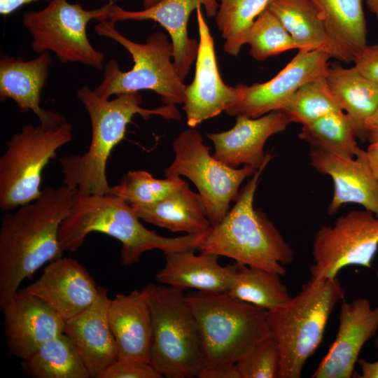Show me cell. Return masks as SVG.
I'll return each mask as SVG.
<instances>
[{
	"instance_id": "6da1fadb",
	"label": "cell",
	"mask_w": 378,
	"mask_h": 378,
	"mask_svg": "<svg viewBox=\"0 0 378 378\" xmlns=\"http://www.w3.org/2000/svg\"><path fill=\"white\" fill-rule=\"evenodd\" d=\"M77 191L65 185L46 187L38 198L1 217L0 308L21 283L46 263L62 257L59 240L62 221Z\"/></svg>"
},
{
	"instance_id": "7a4b0ae2",
	"label": "cell",
	"mask_w": 378,
	"mask_h": 378,
	"mask_svg": "<svg viewBox=\"0 0 378 378\" xmlns=\"http://www.w3.org/2000/svg\"><path fill=\"white\" fill-rule=\"evenodd\" d=\"M76 94L89 115L91 141L84 154L66 155L59 162L64 185L81 194L103 195L109 192L106 162L113 149L125 138L127 125L134 115L139 114L145 120L153 115L181 119L175 106L164 104L151 109L141 107L142 97L139 92L123 93L110 100L83 85Z\"/></svg>"
},
{
	"instance_id": "3957f363",
	"label": "cell",
	"mask_w": 378,
	"mask_h": 378,
	"mask_svg": "<svg viewBox=\"0 0 378 378\" xmlns=\"http://www.w3.org/2000/svg\"><path fill=\"white\" fill-rule=\"evenodd\" d=\"M139 219L130 204L113 194L76 192L69 214L59 227L61 248L63 251H76L90 233H103L121 243L120 263L130 266L153 249L167 253L199 248L208 233L165 237L147 229Z\"/></svg>"
},
{
	"instance_id": "277c9868",
	"label": "cell",
	"mask_w": 378,
	"mask_h": 378,
	"mask_svg": "<svg viewBox=\"0 0 378 378\" xmlns=\"http://www.w3.org/2000/svg\"><path fill=\"white\" fill-rule=\"evenodd\" d=\"M268 163L251 177L234 206L211 226L199 249L284 276V266L293 261V251L266 214L253 206L260 176Z\"/></svg>"
},
{
	"instance_id": "5b68a950",
	"label": "cell",
	"mask_w": 378,
	"mask_h": 378,
	"mask_svg": "<svg viewBox=\"0 0 378 378\" xmlns=\"http://www.w3.org/2000/svg\"><path fill=\"white\" fill-rule=\"evenodd\" d=\"M345 290L337 277L311 276L285 304L267 311L271 336L280 354L279 378H299L319 346L329 317Z\"/></svg>"
},
{
	"instance_id": "8992f818",
	"label": "cell",
	"mask_w": 378,
	"mask_h": 378,
	"mask_svg": "<svg viewBox=\"0 0 378 378\" xmlns=\"http://www.w3.org/2000/svg\"><path fill=\"white\" fill-rule=\"evenodd\" d=\"M115 24L111 20L100 21L94 29L99 36L117 42L127 50L134 65L130 70L122 71L115 59L108 61L94 92L108 99L112 95L149 90L159 94L165 105L183 104L186 85L174 65V47L168 36L156 31L145 43H136L120 33Z\"/></svg>"
},
{
	"instance_id": "52a82bcc",
	"label": "cell",
	"mask_w": 378,
	"mask_h": 378,
	"mask_svg": "<svg viewBox=\"0 0 378 378\" xmlns=\"http://www.w3.org/2000/svg\"><path fill=\"white\" fill-rule=\"evenodd\" d=\"M185 297L200 331L204 366L235 364L271 335L267 311L262 308L228 293L197 290Z\"/></svg>"
},
{
	"instance_id": "ba28073f",
	"label": "cell",
	"mask_w": 378,
	"mask_h": 378,
	"mask_svg": "<svg viewBox=\"0 0 378 378\" xmlns=\"http://www.w3.org/2000/svg\"><path fill=\"white\" fill-rule=\"evenodd\" d=\"M151 311L150 363L168 378L197 377L204 366L200 331L182 289L146 286Z\"/></svg>"
},
{
	"instance_id": "9c48e42d",
	"label": "cell",
	"mask_w": 378,
	"mask_h": 378,
	"mask_svg": "<svg viewBox=\"0 0 378 378\" xmlns=\"http://www.w3.org/2000/svg\"><path fill=\"white\" fill-rule=\"evenodd\" d=\"M72 137L73 126L67 121L56 127L26 125L12 136L0 158L2 210H13L40 197L44 168Z\"/></svg>"
},
{
	"instance_id": "30bf717a",
	"label": "cell",
	"mask_w": 378,
	"mask_h": 378,
	"mask_svg": "<svg viewBox=\"0 0 378 378\" xmlns=\"http://www.w3.org/2000/svg\"><path fill=\"white\" fill-rule=\"evenodd\" d=\"M112 4L86 10L78 3L51 0L42 10L24 13L22 24L32 36L31 50L37 55L51 51L62 64L78 62L103 70L104 53L91 44L87 27L93 20H108Z\"/></svg>"
},
{
	"instance_id": "8fae6325",
	"label": "cell",
	"mask_w": 378,
	"mask_h": 378,
	"mask_svg": "<svg viewBox=\"0 0 378 378\" xmlns=\"http://www.w3.org/2000/svg\"><path fill=\"white\" fill-rule=\"evenodd\" d=\"M175 153L172 163L164 169V176H185L196 186L212 225L220 222L236 200L239 186L257 169L249 165L230 167L211 155L203 144L200 132L190 128L181 132L172 143Z\"/></svg>"
},
{
	"instance_id": "7c38bea8",
	"label": "cell",
	"mask_w": 378,
	"mask_h": 378,
	"mask_svg": "<svg viewBox=\"0 0 378 378\" xmlns=\"http://www.w3.org/2000/svg\"><path fill=\"white\" fill-rule=\"evenodd\" d=\"M378 250V217L366 209L353 210L315 233L311 276L332 279L344 267H372Z\"/></svg>"
},
{
	"instance_id": "4fadbf2b",
	"label": "cell",
	"mask_w": 378,
	"mask_h": 378,
	"mask_svg": "<svg viewBox=\"0 0 378 378\" xmlns=\"http://www.w3.org/2000/svg\"><path fill=\"white\" fill-rule=\"evenodd\" d=\"M330 58L323 51L298 50L291 61L270 80L249 86L237 85L239 99L225 113L230 116L258 118L279 111L302 85L326 76Z\"/></svg>"
},
{
	"instance_id": "5bb4252c",
	"label": "cell",
	"mask_w": 378,
	"mask_h": 378,
	"mask_svg": "<svg viewBox=\"0 0 378 378\" xmlns=\"http://www.w3.org/2000/svg\"><path fill=\"white\" fill-rule=\"evenodd\" d=\"M196 15L200 41L195 74L191 84L186 85L183 106L187 124L192 128L225 112L239 99L237 86L226 85L220 77L214 38L201 7L197 8Z\"/></svg>"
},
{
	"instance_id": "9a60e30c",
	"label": "cell",
	"mask_w": 378,
	"mask_h": 378,
	"mask_svg": "<svg viewBox=\"0 0 378 378\" xmlns=\"http://www.w3.org/2000/svg\"><path fill=\"white\" fill-rule=\"evenodd\" d=\"M378 333V306L358 298L344 302L339 313L335 340L312 375V378H350L365 344Z\"/></svg>"
},
{
	"instance_id": "2e32d148",
	"label": "cell",
	"mask_w": 378,
	"mask_h": 378,
	"mask_svg": "<svg viewBox=\"0 0 378 378\" xmlns=\"http://www.w3.org/2000/svg\"><path fill=\"white\" fill-rule=\"evenodd\" d=\"M1 310L9 351L23 360L64 332L62 317L26 288L18 290Z\"/></svg>"
},
{
	"instance_id": "e0dca14e",
	"label": "cell",
	"mask_w": 378,
	"mask_h": 378,
	"mask_svg": "<svg viewBox=\"0 0 378 378\" xmlns=\"http://www.w3.org/2000/svg\"><path fill=\"white\" fill-rule=\"evenodd\" d=\"M309 157L314 169L332 180L329 215L337 214L345 204L354 203L378 217V178L368 163L365 150L358 156L348 158L310 147Z\"/></svg>"
},
{
	"instance_id": "ac0fdd59",
	"label": "cell",
	"mask_w": 378,
	"mask_h": 378,
	"mask_svg": "<svg viewBox=\"0 0 378 378\" xmlns=\"http://www.w3.org/2000/svg\"><path fill=\"white\" fill-rule=\"evenodd\" d=\"M290 122L281 111H273L258 118L237 115L232 128L207 133L206 136L214 146L213 156L220 162L232 168L249 165L258 169L273 157L264 151L267 140L284 131Z\"/></svg>"
},
{
	"instance_id": "d6986e66",
	"label": "cell",
	"mask_w": 378,
	"mask_h": 378,
	"mask_svg": "<svg viewBox=\"0 0 378 378\" xmlns=\"http://www.w3.org/2000/svg\"><path fill=\"white\" fill-rule=\"evenodd\" d=\"M203 6L207 17H215L217 0H162L156 5L137 11L127 10L113 4L108 20H153L167 31L174 47V63L181 80L184 81L190 66L196 59L199 42L188 34L189 17L194 10Z\"/></svg>"
},
{
	"instance_id": "ffe728a7",
	"label": "cell",
	"mask_w": 378,
	"mask_h": 378,
	"mask_svg": "<svg viewBox=\"0 0 378 378\" xmlns=\"http://www.w3.org/2000/svg\"><path fill=\"white\" fill-rule=\"evenodd\" d=\"M25 288L66 321L94 302L99 286L77 260L62 257L50 262L40 277Z\"/></svg>"
},
{
	"instance_id": "44dd1931",
	"label": "cell",
	"mask_w": 378,
	"mask_h": 378,
	"mask_svg": "<svg viewBox=\"0 0 378 378\" xmlns=\"http://www.w3.org/2000/svg\"><path fill=\"white\" fill-rule=\"evenodd\" d=\"M49 52L32 59L3 55L0 59V100L15 102L21 112L32 111L40 124L56 127L66 121L64 115L41 106V94L47 83L51 64Z\"/></svg>"
},
{
	"instance_id": "7402d4cb",
	"label": "cell",
	"mask_w": 378,
	"mask_h": 378,
	"mask_svg": "<svg viewBox=\"0 0 378 378\" xmlns=\"http://www.w3.org/2000/svg\"><path fill=\"white\" fill-rule=\"evenodd\" d=\"M108 290L99 286L94 302L78 315L65 321L64 333L78 350L90 377L100 374L118 359V348L111 331Z\"/></svg>"
},
{
	"instance_id": "603a6c76",
	"label": "cell",
	"mask_w": 378,
	"mask_h": 378,
	"mask_svg": "<svg viewBox=\"0 0 378 378\" xmlns=\"http://www.w3.org/2000/svg\"><path fill=\"white\" fill-rule=\"evenodd\" d=\"M108 318L117 344L118 359L150 363L153 326L147 287L111 299Z\"/></svg>"
},
{
	"instance_id": "cb8c5ba5",
	"label": "cell",
	"mask_w": 378,
	"mask_h": 378,
	"mask_svg": "<svg viewBox=\"0 0 378 378\" xmlns=\"http://www.w3.org/2000/svg\"><path fill=\"white\" fill-rule=\"evenodd\" d=\"M164 266L155 274L160 284L182 290L193 288L208 293H228L234 283L238 263L222 266L218 255L195 250L164 253Z\"/></svg>"
},
{
	"instance_id": "d4e9b609",
	"label": "cell",
	"mask_w": 378,
	"mask_h": 378,
	"mask_svg": "<svg viewBox=\"0 0 378 378\" xmlns=\"http://www.w3.org/2000/svg\"><path fill=\"white\" fill-rule=\"evenodd\" d=\"M131 206L140 219L174 232L205 233L212 226L202 197L186 182L155 203Z\"/></svg>"
},
{
	"instance_id": "484cf974",
	"label": "cell",
	"mask_w": 378,
	"mask_h": 378,
	"mask_svg": "<svg viewBox=\"0 0 378 378\" xmlns=\"http://www.w3.org/2000/svg\"><path fill=\"white\" fill-rule=\"evenodd\" d=\"M267 8L281 21L298 50H321L341 62H349L309 0H271Z\"/></svg>"
},
{
	"instance_id": "4316f807",
	"label": "cell",
	"mask_w": 378,
	"mask_h": 378,
	"mask_svg": "<svg viewBox=\"0 0 378 378\" xmlns=\"http://www.w3.org/2000/svg\"><path fill=\"white\" fill-rule=\"evenodd\" d=\"M326 79L341 109L349 118L356 138L367 139L366 125L378 107V85L354 66H328Z\"/></svg>"
},
{
	"instance_id": "83f0119b",
	"label": "cell",
	"mask_w": 378,
	"mask_h": 378,
	"mask_svg": "<svg viewBox=\"0 0 378 378\" xmlns=\"http://www.w3.org/2000/svg\"><path fill=\"white\" fill-rule=\"evenodd\" d=\"M326 29L349 62L366 46V20L363 0H309Z\"/></svg>"
},
{
	"instance_id": "f1b7e54d",
	"label": "cell",
	"mask_w": 378,
	"mask_h": 378,
	"mask_svg": "<svg viewBox=\"0 0 378 378\" xmlns=\"http://www.w3.org/2000/svg\"><path fill=\"white\" fill-rule=\"evenodd\" d=\"M35 378H88L90 374L78 350L64 332L42 344L22 363Z\"/></svg>"
},
{
	"instance_id": "f546056e",
	"label": "cell",
	"mask_w": 378,
	"mask_h": 378,
	"mask_svg": "<svg viewBox=\"0 0 378 378\" xmlns=\"http://www.w3.org/2000/svg\"><path fill=\"white\" fill-rule=\"evenodd\" d=\"M238 263L228 294L233 298L270 311L287 303L291 297L281 275L259 267Z\"/></svg>"
},
{
	"instance_id": "4dcf8cb0",
	"label": "cell",
	"mask_w": 378,
	"mask_h": 378,
	"mask_svg": "<svg viewBox=\"0 0 378 378\" xmlns=\"http://www.w3.org/2000/svg\"><path fill=\"white\" fill-rule=\"evenodd\" d=\"M298 136L310 147L344 158H354L364 150L358 146L352 124L343 111L328 113L302 125Z\"/></svg>"
},
{
	"instance_id": "1f68e13d",
	"label": "cell",
	"mask_w": 378,
	"mask_h": 378,
	"mask_svg": "<svg viewBox=\"0 0 378 378\" xmlns=\"http://www.w3.org/2000/svg\"><path fill=\"white\" fill-rule=\"evenodd\" d=\"M215 20L222 38L224 51L237 56L246 44L249 29L271 0H218Z\"/></svg>"
},
{
	"instance_id": "d6a6232c",
	"label": "cell",
	"mask_w": 378,
	"mask_h": 378,
	"mask_svg": "<svg viewBox=\"0 0 378 378\" xmlns=\"http://www.w3.org/2000/svg\"><path fill=\"white\" fill-rule=\"evenodd\" d=\"M279 111L291 122L304 125L328 113L342 110L324 76L302 85Z\"/></svg>"
},
{
	"instance_id": "836d02e7",
	"label": "cell",
	"mask_w": 378,
	"mask_h": 378,
	"mask_svg": "<svg viewBox=\"0 0 378 378\" xmlns=\"http://www.w3.org/2000/svg\"><path fill=\"white\" fill-rule=\"evenodd\" d=\"M186 183L181 176H169L164 179L153 177L144 170L130 171L119 184L110 187L113 194L130 205L155 203Z\"/></svg>"
},
{
	"instance_id": "e575fe53",
	"label": "cell",
	"mask_w": 378,
	"mask_h": 378,
	"mask_svg": "<svg viewBox=\"0 0 378 378\" xmlns=\"http://www.w3.org/2000/svg\"><path fill=\"white\" fill-rule=\"evenodd\" d=\"M249 54L257 61H264L298 46L281 21L268 8L255 20L246 37Z\"/></svg>"
},
{
	"instance_id": "d590c367",
	"label": "cell",
	"mask_w": 378,
	"mask_h": 378,
	"mask_svg": "<svg viewBox=\"0 0 378 378\" xmlns=\"http://www.w3.org/2000/svg\"><path fill=\"white\" fill-rule=\"evenodd\" d=\"M241 378H279L280 354L274 339L258 342L236 363Z\"/></svg>"
},
{
	"instance_id": "8d00e7d4",
	"label": "cell",
	"mask_w": 378,
	"mask_h": 378,
	"mask_svg": "<svg viewBox=\"0 0 378 378\" xmlns=\"http://www.w3.org/2000/svg\"><path fill=\"white\" fill-rule=\"evenodd\" d=\"M150 363L136 359H117L99 378H161Z\"/></svg>"
},
{
	"instance_id": "74e56055",
	"label": "cell",
	"mask_w": 378,
	"mask_h": 378,
	"mask_svg": "<svg viewBox=\"0 0 378 378\" xmlns=\"http://www.w3.org/2000/svg\"><path fill=\"white\" fill-rule=\"evenodd\" d=\"M354 67L378 85V44L367 45L354 57Z\"/></svg>"
},
{
	"instance_id": "f35d334b",
	"label": "cell",
	"mask_w": 378,
	"mask_h": 378,
	"mask_svg": "<svg viewBox=\"0 0 378 378\" xmlns=\"http://www.w3.org/2000/svg\"><path fill=\"white\" fill-rule=\"evenodd\" d=\"M198 378H241L236 364H216L204 366Z\"/></svg>"
},
{
	"instance_id": "ab89813d",
	"label": "cell",
	"mask_w": 378,
	"mask_h": 378,
	"mask_svg": "<svg viewBox=\"0 0 378 378\" xmlns=\"http://www.w3.org/2000/svg\"><path fill=\"white\" fill-rule=\"evenodd\" d=\"M374 346L378 349V333L376 335ZM357 363L360 367L361 372L360 374L355 372L354 377L378 378V359L370 362L360 358L358 360Z\"/></svg>"
},
{
	"instance_id": "60d3db41",
	"label": "cell",
	"mask_w": 378,
	"mask_h": 378,
	"mask_svg": "<svg viewBox=\"0 0 378 378\" xmlns=\"http://www.w3.org/2000/svg\"><path fill=\"white\" fill-rule=\"evenodd\" d=\"M36 1L38 0H0V14L9 15L22 6Z\"/></svg>"
},
{
	"instance_id": "b9f144b4",
	"label": "cell",
	"mask_w": 378,
	"mask_h": 378,
	"mask_svg": "<svg viewBox=\"0 0 378 378\" xmlns=\"http://www.w3.org/2000/svg\"><path fill=\"white\" fill-rule=\"evenodd\" d=\"M365 153L368 163L378 178V140L370 143Z\"/></svg>"
},
{
	"instance_id": "7bdbcfd3",
	"label": "cell",
	"mask_w": 378,
	"mask_h": 378,
	"mask_svg": "<svg viewBox=\"0 0 378 378\" xmlns=\"http://www.w3.org/2000/svg\"><path fill=\"white\" fill-rule=\"evenodd\" d=\"M367 139L371 143L378 140V107L366 125Z\"/></svg>"
},
{
	"instance_id": "ee69618b",
	"label": "cell",
	"mask_w": 378,
	"mask_h": 378,
	"mask_svg": "<svg viewBox=\"0 0 378 378\" xmlns=\"http://www.w3.org/2000/svg\"><path fill=\"white\" fill-rule=\"evenodd\" d=\"M368 9L378 19V0H365Z\"/></svg>"
},
{
	"instance_id": "f6af8a7d",
	"label": "cell",
	"mask_w": 378,
	"mask_h": 378,
	"mask_svg": "<svg viewBox=\"0 0 378 378\" xmlns=\"http://www.w3.org/2000/svg\"><path fill=\"white\" fill-rule=\"evenodd\" d=\"M162 0H144L143 1V9L149 8L159 2H160Z\"/></svg>"
},
{
	"instance_id": "bcb514c9",
	"label": "cell",
	"mask_w": 378,
	"mask_h": 378,
	"mask_svg": "<svg viewBox=\"0 0 378 378\" xmlns=\"http://www.w3.org/2000/svg\"><path fill=\"white\" fill-rule=\"evenodd\" d=\"M102 2L104 3H112V4H117L118 2L122 1L124 0H97Z\"/></svg>"
}]
</instances>
